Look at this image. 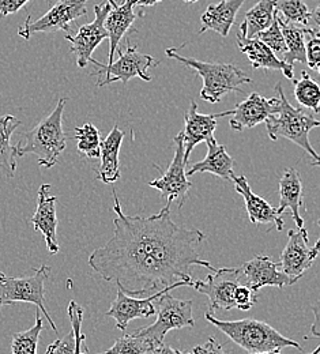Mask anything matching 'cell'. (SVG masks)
<instances>
[{"mask_svg": "<svg viewBox=\"0 0 320 354\" xmlns=\"http://www.w3.org/2000/svg\"><path fill=\"white\" fill-rule=\"evenodd\" d=\"M275 11L285 24L299 28H308L314 17V11L304 0H276Z\"/></svg>", "mask_w": 320, "mask_h": 354, "instance_id": "f1b7e54d", "label": "cell"}, {"mask_svg": "<svg viewBox=\"0 0 320 354\" xmlns=\"http://www.w3.org/2000/svg\"><path fill=\"white\" fill-rule=\"evenodd\" d=\"M124 140V133L115 126L108 136L101 140V149H100V167L97 169L95 178L105 183V184H113L116 183L120 175V164H119V153L122 143Z\"/></svg>", "mask_w": 320, "mask_h": 354, "instance_id": "7402d4cb", "label": "cell"}, {"mask_svg": "<svg viewBox=\"0 0 320 354\" xmlns=\"http://www.w3.org/2000/svg\"><path fill=\"white\" fill-rule=\"evenodd\" d=\"M238 268H217L206 281H196L192 288L207 297L209 313L216 310H230L234 308V292L240 286Z\"/></svg>", "mask_w": 320, "mask_h": 354, "instance_id": "4fadbf2b", "label": "cell"}, {"mask_svg": "<svg viewBox=\"0 0 320 354\" xmlns=\"http://www.w3.org/2000/svg\"><path fill=\"white\" fill-rule=\"evenodd\" d=\"M93 63L98 71L93 73V75H102L97 81L98 88H104L113 82H123L127 84L133 78H140L144 82H150L153 78L147 74L151 67H157L160 63L150 55L140 53L138 50L137 45L133 46L130 41H127L126 49H119V59L112 62L111 64H102L98 60L92 59Z\"/></svg>", "mask_w": 320, "mask_h": 354, "instance_id": "ba28073f", "label": "cell"}, {"mask_svg": "<svg viewBox=\"0 0 320 354\" xmlns=\"http://www.w3.org/2000/svg\"><path fill=\"white\" fill-rule=\"evenodd\" d=\"M88 0H59L50 10L36 21L28 15L26 21L19 26L18 36L23 40H30L36 33H53L64 30L71 33V25L88 14Z\"/></svg>", "mask_w": 320, "mask_h": 354, "instance_id": "9c48e42d", "label": "cell"}, {"mask_svg": "<svg viewBox=\"0 0 320 354\" xmlns=\"http://www.w3.org/2000/svg\"><path fill=\"white\" fill-rule=\"evenodd\" d=\"M44 324L40 316V310L36 312V323L32 328L17 333L12 335L11 354H37L40 335L43 333Z\"/></svg>", "mask_w": 320, "mask_h": 354, "instance_id": "4dcf8cb0", "label": "cell"}, {"mask_svg": "<svg viewBox=\"0 0 320 354\" xmlns=\"http://www.w3.org/2000/svg\"><path fill=\"white\" fill-rule=\"evenodd\" d=\"M21 126V120L12 115H0V171L8 178L15 176L17 157L11 136Z\"/></svg>", "mask_w": 320, "mask_h": 354, "instance_id": "4316f807", "label": "cell"}, {"mask_svg": "<svg viewBox=\"0 0 320 354\" xmlns=\"http://www.w3.org/2000/svg\"><path fill=\"white\" fill-rule=\"evenodd\" d=\"M279 104V98H266L259 93H251L247 100L240 102L232 113L229 126L233 131H244L265 123L274 115Z\"/></svg>", "mask_w": 320, "mask_h": 354, "instance_id": "e0dca14e", "label": "cell"}, {"mask_svg": "<svg viewBox=\"0 0 320 354\" xmlns=\"http://www.w3.org/2000/svg\"><path fill=\"white\" fill-rule=\"evenodd\" d=\"M184 3H187V4H194V3H196V1H199V0H183Z\"/></svg>", "mask_w": 320, "mask_h": 354, "instance_id": "bcb514c9", "label": "cell"}, {"mask_svg": "<svg viewBox=\"0 0 320 354\" xmlns=\"http://www.w3.org/2000/svg\"><path fill=\"white\" fill-rule=\"evenodd\" d=\"M153 349L154 346L147 339L133 333V334H124L122 338H119L113 344L111 349H108L104 353L98 354H146L151 352Z\"/></svg>", "mask_w": 320, "mask_h": 354, "instance_id": "d6a6232c", "label": "cell"}, {"mask_svg": "<svg viewBox=\"0 0 320 354\" xmlns=\"http://www.w3.org/2000/svg\"><path fill=\"white\" fill-rule=\"evenodd\" d=\"M294 98L299 104L319 113L320 88L318 82L310 75L308 71H301L300 80H293Z\"/></svg>", "mask_w": 320, "mask_h": 354, "instance_id": "f546056e", "label": "cell"}, {"mask_svg": "<svg viewBox=\"0 0 320 354\" xmlns=\"http://www.w3.org/2000/svg\"><path fill=\"white\" fill-rule=\"evenodd\" d=\"M278 25L279 29L282 32L285 45H286V53L282 57V62L294 68V63H307L305 59V36L310 32V28H299V26H293L289 24H285L278 15Z\"/></svg>", "mask_w": 320, "mask_h": 354, "instance_id": "83f0119b", "label": "cell"}, {"mask_svg": "<svg viewBox=\"0 0 320 354\" xmlns=\"http://www.w3.org/2000/svg\"><path fill=\"white\" fill-rule=\"evenodd\" d=\"M256 39H259L263 44L269 46L272 49V52L274 53L275 56L282 60V57L286 53V45H285V40L282 36V32L279 29L278 25V19H276V11H275L274 21L272 22V25L262 33H259L256 36Z\"/></svg>", "mask_w": 320, "mask_h": 354, "instance_id": "836d02e7", "label": "cell"}, {"mask_svg": "<svg viewBox=\"0 0 320 354\" xmlns=\"http://www.w3.org/2000/svg\"><path fill=\"white\" fill-rule=\"evenodd\" d=\"M135 7L137 0H124L120 6L112 8L105 19V29L108 32L109 40L108 64L113 62V55L119 49L122 39L129 33L133 24L137 21Z\"/></svg>", "mask_w": 320, "mask_h": 354, "instance_id": "ffe728a7", "label": "cell"}, {"mask_svg": "<svg viewBox=\"0 0 320 354\" xmlns=\"http://www.w3.org/2000/svg\"><path fill=\"white\" fill-rule=\"evenodd\" d=\"M112 6L108 3L94 6V21L82 25L78 33L73 36L66 33V40L71 44L70 52L75 56L77 66L79 68H86L92 60L93 52L104 40L108 39V32L105 29V19L111 12Z\"/></svg>", "mask_w": 320, "mask_h": 354, "instance_id": "8fae6325", "label": "cell"}, {"mask_svg": "<svg viewBox=\"0 0 320 354\" xmlns=\"http://www.w3.org/2000/svg\"><path fill=\"white\" fill-rule=\"evenodd\" d=\"M320 241L310 245L308 233L305 227L288 232V243L282 251L279 267L296 283L304 272L311 268L315 259L319 257Z\"/></svg>", "mask_w": 320, "mask_h": 354, "instance_id": "7c38bea8", "label": "cell"}, {"mask_svg": "<svg viewBox=\"0 0 320 354\" xmlns=\"http://www.w3.org/2000/svg\"><path fill=\"white\" fill-rule=\"evenodd\" d=\"M187 354H229L224 349V346H221L214 338H209L203 345H198L192 349V352H187Z\"/></svg>", "mask_w": 320, "mask_h": 354, "instance_id": "f35d334b", "label": "cell"}, {"mask_svg": "<svg viewBox=\"0 0 320 354\" xmlns=\"http://www.w3.org/2000/svg\"><path fill=\"white\" fill-rule=\"evenodd\" d=\"M113 199L115 232L89 257L93 272L116 282L129 296L158 292L178 282L192 286L194 266L216 272V267L200 258L206 234L178 225L171 217V206L150 217L127 216L115 189Z\"/></svg>", "mask_w": 320, "mask_h": 354, "instance_id": "6da1fadb", "label": "cell"}, {"mask_svg": "<svg viewBox=\"0 0 320 354\" xmlns=\"http://www.w3.org/2000/svg\"><path fill=\"white\" fill-rule=\"evenodd\" d=\"M67 101V97L60 98L56 108L35 129L21 135L22 138L14 146L17 158L35 154L39 167L46 169L57 164L59 157L67 147V135L63 130V112Z\"/></svg>", "mask_w": 320, "mask_h": 354, "instance_id": "7a4b0ae2", "label": "cell"}, {"mask_svg": "<svg viewBox=\"0 0 320 354\" xmlns=\"http://www.w3.org/2000/svg\"><path fill=\"white\" fill-rule=\"evenodd\" d=\"M77 139V150L79 154H84L86 158H100V149H101V135L98 129L92 123H85L81 127L75 129Z\"/></svg>", "mask_w": 320, "mask_h": 354, "instance_id": "1f68e13d", "label": "cell"}, {"mask_svg": "<svg viewBox=\"0 0 320 354\" xmlns=\"http://www.w3.org/2000/svg\"><path fill=\"white\" fill-rule=\"evenodd\" d=\"M319 352H320L319 348H317V349H315V351H314V352H312V353H310V354H319Z\"/></svg>", "mask_w": 320, "mask_h": 354, "instance_id": "7dc6e473", "label": "cell"}, {"mask_svg": "<svg viewBox=\"0 0 320 354\" xmlns=\"http://www.w3.org/2000/svg\"><path fill=\"white\" fill-rule=\"evenodd\" d=\"M32 0H0V19L6 18L10 14L18 12Z\"/></svg>", "mask_w": 320, "mask_h": 354, "instance_id": "ab89813d", "label": "cell"}, {"mask_svg": "<svg viewBox=\"0 0 320 354\" xmlns=\"http://www.w3.org/2000/svg\"><path fill=\"white\" fill-rule=\"evenodd\" d=\"M50 185L43 184L39 189L37 196V209L30 222L33 223L35 230L43 233L46 239V248L50 255H56L60 251L57 243V214H56V202L57 198L50 195Z\"/></svg>", "mask_w": 320, "mask_h": 354, "instance_id": "ac0fdd59", "label": "cell"}, {"mask_svg": "<svg viewBox=\"0 0 320 354\" xmlns=\"http://www.w3.org/2000/svg\"><path fill=\"white\" fill-rule=\"evenodd\" d=\"M275 3L276 0H259L252 8H250L240 25L238 35L252 39L265 32L274 21Z\"/></svg>", "mask_w": 320, "mask_h": 354, "instance_id": "484cf974", "label": "cell"}, {"mask_svg": "<svg viewBox=\"0 0 320 354\" xmlns=\"http://www.w3.org/2000/svg\"><path fill=\"white\" fill-rule=\"evenodd\" d=\"M255 293L244 285H240L234 292V308L240 310H250L256 304Z\"/></svg>", "mask_w": 320, "mask_h": 354, "instance_id": "8d00e7d4", "label": "cell"}, {"mask_svg": "<svg viewBox=\"0 0 320 354\" xmlns=\"http://www.w3.org/2000/svg\"><path fill=\"white\" fill-rule=\"evenodd\" d=\"M151 353L153 354H187V352H180V351H178V349H175V348H172V346H169V345H167V344H161V345H158V346H156L153 351H151Z\"/></svg>", "mask_w": 320, "mask_h": 354, "instance_id": "60d3db41", "label": "cell"}, {"mask_svg": "<svg viewBox=\"0 0 320 354\" xmlns=\"http://www.w3.org/2000/svg\"><path fill=\"white\" fill-rule=\"evenodd\" d=\"M305 59L312 71H319L320 67V35L319 28H310L305 36Z\"/></svg>", "mask_w": 320, "mask_h": 354, "instance_id": "d590c367", "label": "cell"}, {"mask_svg": "<svg viewBox=\"0 0 320 354\" xmlns=\"http://www.w3.org/2000/svg\"><path fill=\"white\" fill-rule=\"evenodd\" d=\"M68 316L75 338V349L74 354H86L84 353V344H85V334L82 333V320H84V308L78 306L75 301H71L68 304Z\"/></svg>", "mask_w": 320, "mask_h": 354, "instance_id": "e575fe53", "label": "cell"}, {"mask_svg": "<svg viewBox=\"0 0 320 354\" xmlns=\"http://www.w3.org/2000/svg\"><path fill=\"white\" fill-rule=\"evenodd\" d=\"M244 1L245 0H221L220 3L210 4L200 17L202 28L199 35H203L207 30H213L223 37H227Z\"/></svg>", "mask_w": 320, "mask_h": 354, "instance_id": "d4e9b609", "label": "cell"}, {"mask_svg": "<svg viewBox=\"0 0 320 354\" xmlns=\"http://www.w3.org/2000/svg\"><path fill=\"white\" fill-rule=\"evenodd\" d=\"M50 267L43 265L35 271L32 277L14 278L7 277L0 271V308L6 306H12L15 303H30L35 304L40 312L44 313L49 326L53 331H57V327L46 308V283L49 277Z\"/></svg>", "mask_w": 320, "mask_h": 354, "instance_id": "52a82bcc", "label": "cell"}, {"mask_svg": "<svg viewBox=\"0 0 320 354\" xmlns=\"http://www.w3.org/2000/svg\"><path fill=\"white\" fill-rule=\"evenodd\" d=\"M248 354H282L281 351H270V352H261V353H248Z\"/></svg>", "mask_w": 320, "mask_h": 354, "instance_id": "ee69618b", "label": "cell"}, {"mask_svg": "<svg viewBox=\"0 0 320 354\" xmlns=\"http://www.w3.org/2000/svg\"><path fill=\"white\" fill-rule=\"evenodd\" d=\"M173 142L176 145V149H175V156L172 158V162L168 167V171L162 176L150 181L149 187L160 191L161 196L167 202L165 206H171L176 201L178 207L182 209L184 203L188 199V192L192 187V183L185 175L187 162L184 160L183 135L182 133H178L173 138Z\"/></svg>", "mask_w": 320, "mask_h": 354, "instance_id": "30bf717a", "label": "cell"}, {"mask_svg": "<svg viewBox=\"0 0 320 354\" xmlns=\"http://www.w3.org/2000/svg\"><path fill=\"white\" fill-rule=\"evenodd\" d=\"M180 286H187V283L184 282H178L172 286H168L162 290L156 292L154 295L146 297V299H134L130 297L129 295H126L123 290H120L117 288V295L116 299L112 301V306L109 310L106 312V316L113 317L116 322V327L126 333L129 324L134 320V319H147L153 315H156L154 310V300L160 299L162 295L169 293L172 289L180 288Z\"/></svg>", "mask_w": 320, "mask_h": 354, "instance_id": "5bb4252c", "label": "cell"}, {"mask_svg": "<svg viewBox=\"0 0 320 354\" xmlns=\"http://www.w3.org/2000/svg\"><path fill=\"white\" fill-rule=\"evenodd\" d=\"M157 313V320L147 326L138 328L134 333L147 339L154 348L164 344L165 335L172 330L184 327H194L195 320L192 316V300H179L169 293L162 295L153 303Z\"/></svg>", "mask_w": 320, "mask_h": 354, "instance_id": "8992f818", "label": "cell"}, {"mask_svg": "<svg viewBox=\"0 0 320 354\" xmlns=\"http://www.w3.org/2000/svg\"><path fill=\"white\" fill-rule=\"evenodd\" d=\"M106 1H108V4H111V6H112V8L117 7V3H116V0H106Z\"/></svg>", "mask_w": 320, "mask_h": 354, "instance_id": "f6af8a7d", "label": "cell"}, {"mask_svg": "<svg viewBox=\"0 0 320 354\" xmlns=\"http://www.w3.org/2000/svg\"><path fill=\"white\" fill-rule=\"evenodd\" d=\"M161 0H137V6L140 7H153L157 3H160Z\"/></svg>", "mask_w": 320, "mask_h": 354, "instance_id": "7bdbcfd3", "label": "cell"}, {"mask_svg": "<svg viewBox=\"0 0 320 354\" xmlns=\"http://www.w3.org/2000/svg\"><path fill=\"white\" fill-rule=\"evenodd\" d=\"M205 317L209 323L224 333L230 341H233L248 353L281 351L283 348H296L303 352V348L299 342L283 337L279 331L265 322L255 319L220 320L209 312L205 313Z\"/></svg>", "mask_w": 320, "mask_h": 354, "instance_id": "3957f363", "label": "cell"}, {"mask_svg": "<svg viewBox=\"0 0 320 354\" xmlns=\"http://www.w3.org/2000/svg\"><path fill=\"white\" fill-rule=\"evenodd\" d=\"M206 145H207L206 157L185 171L187 177L192 176L195 174H211L223 180L232 181V176L234 175L233 174L234 160L229 156L227 146L220 145L217 139L213 142H207Z\"/></svg>", "mask_w": 320, "mask_h": 354, "instance_id": "603a6c76", "label": "cell"}, {"mask_svg": "<svg viewBox=\"0 0 320 354\" xmlns=\"http://www.w3.org/2000/svg\"><path fill=\"white\" fill-rule=\"evenodd\" d=\"M303 203V181L294 168H286L279 178V206L276 212L282 214L286 209L292 212V217L297 227H304V220L300 214V206Z\"/></svg>", "mask_w": 320, "mask_h": 354, "instance_id": "cb8c5ba5", "label": "cell"}, {"mask_svg": "<svg viewBox=\"0 0 320 354\" xmlns=\"http://www.w3.org/2000/svg\"><path fill=\"white\" fill-rule=\"evenodd\" d=\"M75 349V338L74 333H68L60 339H56L46 348V354H74Z\"/></svg>", "mask_w": 320, "mask_h": 354, "instance_id": "74e56055", "label": "cell"}, {"mask_svg": "<svg viewBox=\"0 0 320 354\" xmlns=\"http://www.w3.org/2000/svg\"><path fill=\"white\" fill-rule=\"evenodd\" d=\"M165 53L168 57H172L185 67L194 70L202 78L203 86L200 90V98L210 104L220 102L232 91L241 93V85L252 82V80L236 64L216 62L209 63L194 57H185L179 55L176 48H167Z\"/></svg>", "mask_w": 320, "mask_h": 354, "instance_id": "277c9868", "label": "cell"}, {"mask_svg": "<svg viewBox=\"0 0 320 354\" xmlns=\"http://www.w3.org/2000/svg\"><path fill=\"white\" fill-rule=\"evenodd\" d=\"M240 283L251 289L254 293L265 286L285 288L293 285V281L281 270L279 263H275L270 257L256 255L251 261L238 267Z\"/></svg>", "mask_w": 320, "mask_h": 354, "instance_id": "9a60e30c", "label": "cell"}, {"mask_svg": "<svg viewBox=\"0 0 320 354\" xmlns=\"http://www.w3.org/2000/svg\"><path fill=\"white\" fill-rule=\"evenodd\" d=\"M232 181L234 183L236 191L244 198L250 221L255 225H274L278 230L283 229V220L281 218V214L276 212V207H273L266 199L258 196L252 191L247 177L244 175H233Z\"/></svg>", "mask_w": 320, "mask_h": 354, "instance_id": "d6986e66", "label": "cell"}, {"mask_svg": "<svg viewBox=\"0 0 320 354\" xmlns=\"http://www.w3.org/2000/svg\"><path fill=\"white\" fill-rule=\"evenodd\" d=\"M233 113V109L211 113V115H202L198 112V104L195 101L191 102L185 116H184L183 135L184 160L188 164L189 154L200 142H213L216 140L214 131L217 129V119L228 116Z\"/></svg>", "mask_w": 320, "mask_h": 354, "instance_id": "2e32d148", "label": "cell"}, {"mask_svg": "<svg viewBox=\"0 0 320 354\" xmlns=\"http://www.w3.org/2000/svg\"><path fill=\"white\" fill-rule=\"evenodd\" d=\"M318 306H319V303H317V304L314 306L315 322H314V326H312V331H314V335H315V337H319V328H318V323H319V310H318Z\"/></svg>", "mask_w": 320, "mask_h": 354, "instance_id": "b9f144b4", "label": "cell"}, {"mask_svg": "<svg viewBox=\"0 0 320 354\" xmlns=\"http://www.w3.org/2000/svg\"><path fill=\"white\" fill-rule=\"evenodd\" d=\"M275 91L278 93L279 104L275 111L265 123L267 135L272 140L285 138L299 147H301L314 160L312 165L319 167V156L310 142L311 130L319 127L320 122L312 115H307L301 108H294L286 98L281 84H276Z\"/></svg>", "mask_w": 320, "mask_h": 354, "instance_id": "5b68a950", "label": "cell"}, {"mask_svg": "<svg viewBox=\"0 0 320 354\" xmlns=\"http://www.w3.org/2000/svg\"><path fill=\"white\" fill-rule=\"evenodd\" d=\"M237 46L247 56L252 68H263V70H279L283 75L293 81L294 80V68L286 66L282 60H279L269 46L263 44L259 39L252 37L247 39L241 35H237Z\"/></svg>", "mask_w": 320, "mask_h": 354, "instance_id": "44dd1931", "label": "cell"}]
</instances>
